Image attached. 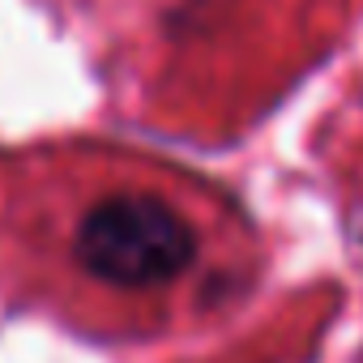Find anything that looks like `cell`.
<instances>
[{
  "label": "cell",
  "instance_id": "obj_1",
  "mask_svg": "<svg viewBox=\"0 0 363 363\" xmlns=\"http://www.w3.org/2000/svg\"><path fill=\"white\" fill-rule=\"evenodd\" d=\"M197 257L189 223L150 197H111L86 214L77 261L116 286H158Z\"/></svg>",
  "mask_w": 363,
  "mask_h": 363
}]
</instances>
